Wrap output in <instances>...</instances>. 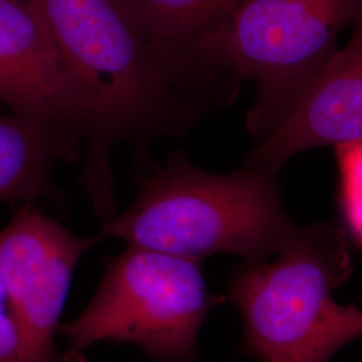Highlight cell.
Returning <instances> with one entry per match:
<instances>
[{"label":"cell","instance_id":"1","mask_svg":"<svg viewBox=\"0 0 362 362\" xmlns=\"http://www.w3.org/2000/svg\"><path fill=\"white\" fill-rule=\"evenodd\" d=\"M27 1L47 27L89 118L82 181L106 221L116 215L113 148L177 136L235 91L158 45L128 0Z\"/></svg>","mask_w":362,"mask_h":362},{"label":"cell","instance_id":"2","mask_svg":"<svg viewBox=\"0 0 362 362\" xmlns=\"http://www.w3.org/2000/svg\"><path fill=\"white\" fill-rule=\"evenodd\" d=\"M276 175L248 163L231 173H209L176 152L136 177L133 204L103 221L100 233L187 258L266 260L298 227L286 214Z\"/></svg>","mask_w":362,"mask_h":362},{"label":"cell","instance_id":"3","mask_svg":"<svg viewBox=\"0 0 362 362\" xmlns=\"http://www.w3.org/2000/svg\"><path fill=\"white\" fill-rule=\"evenodd\" d=\"M353 257L341 226L299 227L274 262H245L215 303L240 313L239 351L260 362H327L362 337V310L334 290L349 281Z\"/></svg>","mask_w":362,"mask_h":362},{"label":"cell","instance_id":"4","mask_svg":"<svg viewBox=\"0 0 362 362\" xmlns=\"http://www.w3.org/2000/svg\"><path fill=\"white\" fill-rule=\"evenodd\" d=\"M361 11L362 0H242L191 54L235 88L255 82L247 128L260 143L293 115Z\"/></svg>","mask_w":362,"mask_h":362},{"label":"cell","instance_id":"5","mask_svg":"<svg viewBox=\"0 0 362 362\" xmlns=\"http://www.w3.org/2000/svg\"><path fill=\"white\" fill-rule=\"evenodd\" d=\"M212 303L202 259L128 245L59 336L77 353L112 341L134 345L156 362H200L199 333Z\"/></svg>","mask_w":362,"mask_h":362},{"label":"cell","instance_id":"6","mask_svg":"<svg viewBox=\"0 0 362 362\" xmlns=\"http://www.w3.org/2000/svg\"><path fill=\"white\" fill-rule=\"evenodd\" d=\"M104 236L81 238L39 211L21 204L0 230V272L18 326L23 362H89L57 345L73 274Z\"/></svg>","mask_w":362,"mask_h":362},{"label":"cell","instance_id":"7","mask_svg":"<svg viewBox=\"0 0 362 362\" xmlns=\"http://www.w3.org/2000/svg\"><path fill=\"white\" fill-rule=\"evenodd\" d=\"M0 103L11 115L82 140L90 122L52 35L27 0H0Z\"/></svg>","mask_w":362,"mask_h":362},{"label":"cell","instance_id":"8","mask_svg":"<svg viewBox=\"0 0 362 362\" xmlns=\"http://www.w3.org/2000/svg\"><path fill=\"white\" fill-rule=\"evenodd\" d=\"M351 27L346 46L337 50L293 115L254 148L246 163L278 173L303 151L362 140V11Z\"/></svg>","mask_w":362,"mask_h":362},{"label":"cell","instance_id":"9","mask_svg":"<svg viewBox=\"0 0 362 362\" xmlns=\"http://www.w3.org/2000/svg\"><path fill=\"white\" fill-rule=\"evenodd\" d=\"M82 155V140L67 132L0 115V206L57 199L55 164Z\"/></svg>","mask_w":362,"mask_h":362},{"label":"cell","instance_id":"10","mask_svg":"<svg viewBox=\"0 0 362 362\" xmlns=\"http://www.w3.org/2000/svg\"><path fill=\"white\" fill-rule=\"evenodd\" d=\"M242 0H128L158 45L199 64L191 49Z\"/></svg>","mask_w":362,"mask_h":362},{"label":"cell","instance_id":"11","mask_svg":"<svg viewBox=\"0 0 362 362\" xmlns=\"http://www.w3.org/2000/svg\"><path fill=\"white\" fill-rule=\"evenodd\" d=\"M338 169L337 204L342 228L362 251V140L333 146Z\"/></svg>","mask_w":362,"mask_h":362},{"label":"cell","instance_id":"12","mask_svg":"<svg viewBox=\"0 0 362 362\" xmlns=\"http://www.w3.org/2000/svg\"><path fill=\"white\" fill-rule=\"evenodd\" d=\"M0 362H23L18 326L0 272Z\"/></svg>","mask_w":362,"mask_h":362}]
</instances>
